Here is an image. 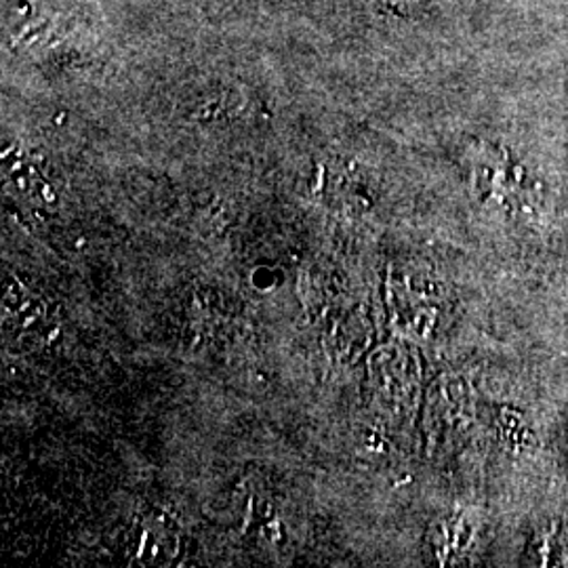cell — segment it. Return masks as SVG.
Masks as SVG:
<instances>
[{
    "instance_id": "cell-1",
    "label": "cell",
    "mask_w": 568,
    "mask_h": 568,
    "mask_svg": "<svg viewBox=\"0 0 568 568\" xmlns=\"http://www.w3.org/2000/svg\"><path fill=\"white\" fill-rule=\"evenodd\" d=\"M426 2L427 0H371V7L377 13H384V16L406 18V16H410L415 9H419Z\"/></svg>"
}]
</instances>
